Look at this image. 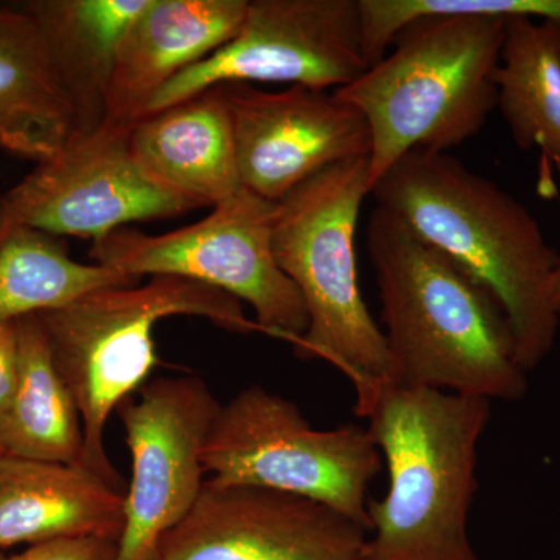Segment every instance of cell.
Returning a JSON list of instances; mask_svg holds the SVG:
<instances>
[{
	"label": "cell",
	"mask_w": 560,
	"mask_h": 560,
	"mask_svg": "<svg viewBox=\"0 0 560 560\" xmlns=\"http://www.w3.org/2000/svg\"><path fill=\"white\" fill-rule=\"evenodd\" d=\"M368 69L337 90L371 132L370 191L412 150L448 153L497 108L504 24L560 22V0H359Z\"/></svg>",
	"instance_id": "obj_1"
},
{
	"label": "cell",
	"mask_w": 560,
	"mask_h": 560,
	"mask_svg": "<svg viewBox=\"0 0 560 560\" xmlns=\"http://www.w3.org/2000/svg\"><path fill=\"white\" fill-rule=\"evenodd\" d=\"M366 237L388 349L383 382L488 400L522 399L526 371L492 291L389 210L374 209Z\"/></svg>",
	"instance_id": "obj_2"
},
{
	"label": "cell",
	"mask_w": 560,
	"mask_h": 560,
	"mask_svg": "<svg viewBox=\"0 0 560 560\" xmlns=\"http://www.w3.org/2000/svg\"><path fill=\"white\" fill-rule=\"evenodd\" d=\"M370 195L492 291L523 370L547 359L559 329L550 290L560 256L525 205L451 154L431 150L401 156Z\"/></svg>",
	"instance_id": "obj_3"
},
{
	"label": "cell",
	"mask_w": 560,
	"mask_h": 560,
	"mask_svg": "<svg viewBox=\"0 0 560 560\" xmlns=\"http://www.w3.org/2000/svg\"><path fill=\"white\" fill-rule=\"evenodd\" d=\"M355 412L389 475L385 499L368 504L361 560H481L467 521L490 400L377 382L357 393Z\"/></svg>",
	"instance_id": "obj_4"
},
{
	"label": "cell",
	"mask_w": 560,
	"mask_h": 560,
	"mask_svg": "<svg viewBox=\"0 0 560 560\" xmlns=\"http://www.w3.org/2000/svg\"><path fill=\"white\" fill-rule=\"evenodd\" d=\"M179 315L209 319L234 334H264L231 294L176 276L91 290L38 315L57 370L79 407L83 469L114 489L120 490L121 480L106 453V423L160 363L156 324Z\"/></svg>",
	"instance_id": "obj_5"
},
{
	"label": "cell",
	"mask_w": 560,
	"mask_h": 560,
	"mask_svg": "<svg viewBox=\"0 0 560 560\" xmlns=\"http://www.w3.org/2000/svg\"><path fill=\"white\" fill-rule=\"evenodd\" d=\"M370 195V158L326 168L276 202L272 250L300 290L307 331L293 346L301 360H323L352 382L355 393L383 382L388 349L357 275L355 232Z\"/></svg>",
	"instance_id": "obj_6"
},
{
	"label": "cell",
	"mask_w": 560,
	"mask_h": 560,
	"mask_svg": "<svg viewBox=\"0 0 560 560\" xmlns=\"http://www.w3.org/2000/svg\"><path fill=\"white\" fill-rule=\"evenodd\" d=\"M202 460L215 485L318 501L371 533L368 489L383 456L368 429H313L296 404L250 385L221 405Z\"/></svg>",
	"instance_id": "obj_7"
},
{
	"label": "cell",
	"mask_w": 560,
	"mask_h": 560,
	"mask_svg": "<svg viewBox=\"0 0 560 560\" xmlns=\"http://www.w3.org/2000/svg\"><path fill=\"white\" fill-rule=\"evenodd\" d=\"M276 202L245 187L206 219L167 234L120 228L92 243L95 264L131 278L176 276L248 302L265 335L296 345L308 316L300 290L272 250Z\"/></svg>",
	"instance_id": "obj_8"
},
{
	"label": "cell",
	"mask_w": 560,
	"mask_h": 560,
	"mask_svg": "<svg viewBox=\"0 0 560 560\" xmlns=\"http://www.w3.org/2000/svg\"><path fill=\"white\" fill-rule=\"evenodd\" d=\"M366 69L359 0H248L234 38L158 92L143 117L223 83L337 91Z\"/></svg>",
	"instance_id": "obj_9"
},
{
	"label": "cell",
	"mask_w": 560,
	"mask_h": 560,
	"mask_svg": "<svg viewBox=\"0 0 560 560\" xmlns=\"http://www.w3.org/2000/svg\"><path fill=\"white\" fill-rule=\"evenodd\" d=\"M221 405L198 375L162 377L117 408L131 456L116 560H156L162 536L205 489L206 444Z\"/></svg>",
	"instance_id": "obj_10"
},
{
	"label": "cell",
	"mask_w": 560,
	"mask_h": 560,
	"mask_svg": "<svg viewBox=\"0 0 560 560\" xmlns=\"http://www.w3.org/2000/svg\"><path fill=\"white\" fill-rule=\"evenodd\" d=\"M131 128L103 124L72 132L5 191L18 217L55 237L101 241L138 221L165 220L197 209L194 201L151 178L136 160Z\"/></svg>",
	"instance_id": "obj_11"
},
{
	"label": "cell",
	"mask_w": 560,
	"mask_h": 560,
	"mask_svg": "<svg viewBox=\"0 0 560 560\" xmlns=\"http://www.w3.org/2000/svg\"><path fill=\"white\" fill-rule=\"evenodd\" d=\"M217 88L230 109L242 186L265 200L279 202L326 168L370 158L366 119L335 91Z\"/></svg>",
	"instance_id": "obj_12"
},
{
	"label": "cell",
	"mask_w": 560,
	"mask_h": 560,
	"mask_svg": "<svg viewBox=\"0 0 560 560\" xmlns=\"http://www.w3.org/2000/svg\"><path fill=\"white\" fill-rule=\"evenodd\" d=\"M366 540L363 526L318 501L206 481L156 560H361Z\"/></svg>",
	"instance_id": "obj_13"
},
{
	"label": "cell",
	"mask_w": 560,
	"mask_h": 560,
	"mask_svg": "<svg viewBox=\"0 0 560 560\" xmlns=\"http://www.w3.org/2000/svg\"><path fill=\"white\" fill-rule=\"evenodd\" d=\"M248 0H150L121 40L103 124L131 128L154 95L234 38Z\"/></svg>",
	"instance_id": "obj_14"
},
{
	"label": "cell",
	"mask_w": 560,
	"mask_h": 560,
	"mask_svg": "<svg viewBox=\"0 0 560 560\" xmlns=\"http://www.w3.org/2000/svg\"><path fill=\"white\" fill-rule=\"evenodd\" d=\"M125 495L70 464L0 458V551L79 537L119 540Z\"/></svg>",
	"instance_id": "obj_15"
},
{
	"label": "cell",
	"mask_w": 560,
	"mask_h": 560,
	"mask_svg": "<svg viewBox=\"0 0 560 560\" xmlns=\"http://www.w3.org/2000/svg\"><path fill=\"white\" fill-rule=\"evenodd\" d=\"M130 145L151 178L198 208L243 187L230 109L217 86L136 121Z\"/></svg>",
	"instance_id": "obj_16"
},
{
	"label": "cell",
	"mask_w": 560,
	"mask_h": 560,
	"mask_svg": "<svg viewBox=\"0 0 560 560\" xmlns=\"http://www.w3.org/2000/svg\"><path fill=\"white\" fill-rule=\"evenodd\" d=\"M150 0H28L20 3L38 28L73 114V132L101 128L117 55Z\"/></svg>",
	"instance_id": "obj_17"
},
{
	"label": "cell",
	"mask_w": 560,
	"mask_h": 560,
	"mask_svg": "<svg viewBox=\"0 0 560 560\" xmlns=\"http://www.w3.org/2000/svg\"><path fill=\"white\" fill-rule=\"evenodd\" d=\"M73 132L38 28L20 7H0V150L40 162Z\"/></svg>",
	"instance_id": "obj_18"
},
{
	"label": "cell",
	"mask_w": 560,
	"mask_h": 560,
	"mask_svg": "<svg viewBox=\"0 0 560 560\" xmlns=\"http://www.w3.org/2000/svg\"><path fill=\"white\" fill-rule=\"evenodd\" d=\"M18 378L0 410V448L14 458L83 467V423L38 315L16 320Z\"/></svg>",
	"instance_id": "obj_19"
},
{
	"label": "cell",
	"mask_w": 560,
	"mask_h": 560,
	"mask_svg": "<svg viewBox=\"0 0 560 560\" xmlns=\"http://www.w3.org/2000/svg\"><path fill=\"white\" fill-rule=\"evenodd\" d=\"M497 108L515 145L560 165V22L515 16L504 24Z\"/></svg>",
	"instance_id": "obj_20"
},
{
	"label": "cell",
	"mask_w": 560,
	"mask_h": 560,
	"mask_svg": "<svg viewBox=\"0 0 560 560\" xmlns=\"http://www.w3.org/2000/svg\"><path fill=\"white\" fill-rule=\"evenodd\" d=\"M140 280L73 260L60 237L22 221L0 194V323L39 315L91 290Z\"/></svg>",
	"instance_id": "obj_21"
},
{
	"label": "cell",
	"mask_w": 560,
	"mask_h": 560,
	"mask_svg": "<svg viewBox=\"0 0 560 560\" xmlns=\"http://www.w3.org/2000/svg\"><path fill=\"white\" fill-rule=\"evenodd\" d=\"M119 540L79 537L28 545L18 555L0 551V560H116Z\"/></svg>",
	"instance_id": "obj_22"
},
{
	"label": "cell",
	"mask_w": 560,
	"mask_h": 560,
	"mask_svg": "<svg viewBox=\"0 0 560 560\" xmlns=\"http://www.w3.org/2000/svg\"><path fill=\"white\" fill-rule=\"evenodd\" d=\"M18 330L16 320L0 323V410L5 407L16 386Z\"/></svg>",
	"instance_id": "obj_23"
},
{
	"label": "cell",
	"mask_w": 560,
	"mask_h": 560,
	"mask_svg": "<svg viewBox=\"0 0 560 560\" xmlns=\"http://www.w3.org/2000/svg\"><path fill=\"white\" fill-rule=\"evenodd\" d=\"M555 168L560 176V165H555ZM550 300L552 308H555V312L560 316V257L558 267H556L555 272H552Z\"/></svg>",
	"instance_id": "obj_24"
},
{
	"label": "cell",
	"mask_w": 560,
	"mask_h": 560,
	"mask_svg": "<svg viewBox=\"0 0 560 560\" xmlns=\"http://www.w3.org/2000/svg\"><path fill=\"white\" fill-rule=\"evenodd\" d=\"M2 456H5V453H3L2 448H0V458H2Z\"/></svg>",
	"instance_id": "obj_25"
}]
</instances>
